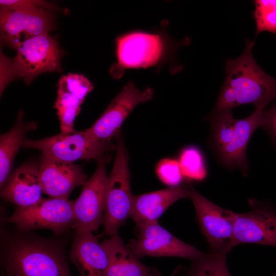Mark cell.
<instances>
[{"mask_svg":"<svg viewBox=\"0 0 276 276\" xmlns=\"http://www.w3.org/2000/svg\"><path fill=\"white\" fill-rule=\"evenodd\" d=\"M254 44L255 41L246 39L240 56L226 60L225 79L211 114L231 111L247 104L265 109L276 99V78L267 74L255 61L252 52Z\"/></svg>","mask_w":276,"mask_h":276,"instance_id":"obj_1","label":"cell"},{"mask_svg":"<svg viewBox=\"0 0 276 276\" xmlns=\"http://www.w3.org/2000/svg\"><path fill=\"white\" fill-rule=\"evenodd\" d=\"M178 47V43L162 30L125 33L116 39L117 62L111 66L110 74L119 78L127 69L159 67L174 59Z\"/></svg>","mask_w":276,"mask_h":276,"instance_id":"obj_2","label":"cell"},{"mask_svg":"<svg viewBox=\"0 0 276 276\" xmlns=\"http://www.w3.org/2000/svg\"><path fill=\"white\" fill-rule=\"evenodd\" d=\"M15 49L11 60L1 56V94L15 78H22L28 84L41 73L61 70V51L55 37L44 34L26 38Z\"/></svg>","mask_w":276,"mask_h":276,"instance_id":"obj_3","label":"cell"},{"mask_svg":"<svg viewBox=\"0 0 276 276\" xmlns=\"http://www.w3.org/2000/svg\"><path fill=\"white\" fill-rule=\"evenodd\" d=\"M116 139V154L107 177L102 224L104 233L118 235L121 225L130 217L133 195L130 189L129 155L120 131Z\"/></svg>","mask_w":276,"mask_h":276,"instance_id":"obj_4","label":"cell"},{"mask_svg":"<svg viewBox=\"0 0 276 276\" xmlns=\"http://www.w3.org/2000/svg\"><path fill=\"white\" fill-rule=\"evenodd\" d=\"M6 268L19 276H72L63 254L55 245L36 240H19L10 247Z\"/></svg>","mask_w":276,"mask_h":276,"instance_id":"obj_5","label":"cell"},{"mask_svg":"<svg viewBox=\"0 0 276 276\" xmlns=\"http://www.w3.org/2000/svg\"><path fill=\"white\" fill-rule=\"evenodd\" d=\"M22 147L38 149L46 156L68 163L78 159H97L116 149V145L111 142L95 140L85 131L61 132L38 140L26 139Z\"/></svg>","mask_w":276,"mask_h":276,"instance_id":"obj_6","label":"cell"},{"mask_svg":"<svg viewBox=\"0 0 276 276\" xmlns=\"http://www.w3.org/2000/svg\"><path fill=\"white\" fill-rule=\"evenodd\" d=\"M111 156L103 154L97 159L96 169L87 180L78 198L74 201V222L77 233H93L102 224L107 176L106 165Z\"/></svg>","mask_w":276,"mask_h":276,"instance_id":"obj_7","label":"cell"},{"mask_svg":"<svg viewBox=\"0 0 276 276\" xmlns=\"http://www.w3.org/2000/svg\"><path fill=\"white\" fill-rule=\"evenodd\" d=\"M73 208L74 201L68 198H42L31 206L17 207L5 221L22 230L45 228L59 234L72 227Z\"/></svg>","mask_w":276,"mask_h":276,"instance_id":"obj_8","label":"cell"},{"mask_svg":"<svg viewBox=\"0 0 276 276\" xmlns=\"http://www.w3.org/2000/svg\"><path fill=\"white\" fill-rule=\"evenodd\" d=\"M197 222L212 250L226 255L234 246V224L236 213L213 203L193 187L189 196Z\"/></svg>","mask_w":276,"mask_h":276,"instance_id":"obj_9","label":"cell"},{"mask_svg":"<svg viewBox=\"0 0 276 276\" xmlns=\"http://www.w3.org/2000/svg\"><path fill=\"white\" fill-rule=\"evenodd\" d=\"M153 95L150 87L140 90L133 82H127L85 132L95 140L110 142L121 131L122 125L133 109L151 100Z\"/></svg>","mask_w":276,"mask_h":276,"instance_id":"obj_10","label":"cell"},{"mask_svg":"<svg viewBox=\"0 0 276 276\" xmlns=\"http://www.w3.org/2000/svg\"><path fill=\"white\" fill-rule=\"evenodd\" d=\"M51 10L44 8H1V40L2 44L15 48L23 40L48 34L55 27Z\"/></svg>","mask_w":276,"mask_h":276,"instance_id":"obj_11","label":"cell"},{"mask_svg":"<svg viewBox=\"0 0 276 276\" xmlns=\"http://www.w3.org/2000/svg\"><path fill=\"white\" fill-rule=\"evenodd\" d=\"M138 228L140 232L137 238L127 245L138 258L145 256L173 257L193 260L204 254L177 238L158 221L148 223Z\"/></svg>","mask_w":276,"mask_h":276,"instance_id":"obj_12","label":"cell"},{"mask_svg":"<svg viewBox=\"0 0 276 276\" xmlns=\"http://www.w3.org/2000/svg\"><path fill=\"white\" fill-rule=\"evenodd\" d=\"M251 210L236 213L234 224V246L255 243L276 246V210L249 199Z\"/></svg>","mask_w":276,"mask_h":276,"instance_id":"obj_13","label":"cell"},{"mask_svg":"<svg viewBox=\"0 0 276 276\" xmlns=\"http://www.w3.org/2000/svg\"><path fill=\"white\" fill-rule=\"evenodd\" d=\"M39 178L43 193L51 198H68L76 187L87 181L82 168L73 163L54 159L41 155Z\"/></svg>","mask_w":276,"mask_h":276,"instance_id":"obj_14","label":"cell"},{"mask_svg":"<svg viewBox=\"0 0 276 276\" xmlns=\"http://www.w3.org/2000/svg\"><path fill=\"white\" fill-rule=\"evenodd\" d=\"M94 86L84 75L68 73L58 83L57 98L54 107L57 111L62 132H74V121L81 105Z\"/></svg>","mask_w":276,"mask_h":276,"instance_id":"obj_15","label":"cell"},{"mask_svg":"<svg viewBox=\"0 0 276 276\" xmlns=\"http://www.w3.org/2000/svg\"><path fill=\"white\" fill-rule=\"evenodd\" d=\"M192 187L181 184L133 195L130 217L140 228L146 224L157 221L168 208L176 201L189 197Z\"/></svg>","mask_w":276,"mask_h":276,"instance_id":"obj_16","label":"cell"},{"mask_svg":"<svg viewBox=\"0 0 276 276\" xmlns=\"http://www.w3.org/2000/svg\"><path fill=\"white\" fill-rule=\"evenodd\" d=\"M39 178V164L26 163L11 173L1 189V196L17 207L33 205L42 197Z\"/></svg>","mask_w":276,"mask_h":276,"instance_id":"obj_17","label":"cell"},{"mask_svg":"<svg viewBox=\"0 0 276 276\" xmlns=\"http://www.w3.org/2000/svg\"><path fill=\"white\" fill-rule=\"evenodd\" d=\"M70 258L81 276H106L110 264L106 249L92 233H77Z\"/></svg>","mask_w":276,"mask_h":276,"instance_id":"obj_18","label":"cell"},{"mask_svg":"<svg viewBox=\"0 0 276 276\" xmlns=\"http://www.w3.org/2000/svg\"><path fill=\"white\" fill-rule=\"evenodd\" d=\"M264 109L262 107H255L254 112L249 116L236 119L232 141L218 154L221 162L225 166L239 169L243 174H246L248 170L246 148L255 130L261 127Z\"/></svg>","mask_w":276,"mask_h":276,"instance_id":"obj_19","label":"cell"},{"mask_svg":"<svg viewBox=\"0 0 276 276\" xmlns=\"http://www.w3.org/2000/svg\"><path fill=\"white\" fill-rule=\"evenodd\" d=\"M101 243L110 259L106 276H160L157 269L142 263L118 235Z\"/></svg>","mask_w":276,"mask_h":276,"instance_id":"obj_20","label":"cell"},{"mask_svg":"<svg viewBox=\"0 0 276 276\" xmlns=\"http://www.w3.org/2000/svg\"><path fill=\"white\" fill-rule=\"evenodd\" d=\"M37 127L36 122H25L24 112L19 110L13 126L0 136V186L2 189L11 174L15 157L27 134Z\"/></svg>","mask_w":276,"mask_h":276,"instance_id":"obj_21","label":"cell"},{"mask_svg":"<svg viewBox=\"0 0 276 276\" xmlns=\"http://www.w3.org/2000/svg\"><path fill=\"white\" fill-rule=\"evenodd\" d=\"M209 119L212 126L211 145L219 154L232 141L236 119L231 111L211 114Z\"/></svg>","mask_w":276,"mask_h":276,"instance_id":"obj_22","label":"cell"},{"mask_svg":"<svg viewBox=\"0 0 276 276\" xmlns=\"http://www.w3.org/2000/svg\"><path fill=\"white\" fill-rule=\"evenodd\" d=\"M178 161L183 178L199 181L206 177L207 170L204 159L196 147L184 148L179 153Z\"/></svg>","mask_w":276,"mask_h":276,"instance_id":"obj_23","label":"cell"},{"mask_svg":"<svg viewBox=\"0 0 276 276\" xmlns=\"http://www.w3.org/2000/svg\"><path fill=\"white\" fill-rule=\"evenodd\" d=\"M187 276H231L226 263V255L204 254L193 260Z\"/></svg>","mask_w":276,"mask_h":276,"instance_id":"obj_24","label":"cell"},{"mask_svg":"<svg viewBox=\"0 0 276 276\" xmlns=\"http://www.w3.org/2000/svg\"><path fill=\"white\" fill-rule=\"evenodd\" d=\"M254 3L256 35L263 31L276 33V1L256 0Z\"/></svg>","mask_w":276,"mask_h":276,"instance_id":"obj_25","label":"cell"},{"mask_svg":"<svg viewBox=\"0 0 276 276\" xmlns=\"http://www.w3.org/2000/svg\"><path fill=\"white\" fill-rule=\"evenodd\" d=\"M155 172L161 182L169 187L181 185L183 179L178 161L174 158L162 159L156 166Z\"/></svg>","mask_w":276,"mask_h":276,"instance_id":"obj_26","label":"cell"},{"mask_svg":"<svg viewBox=\"0 0 276 276\" xmlns=\"http://www.w3.org/2000/svg\"><path fill=\"white\" fill-rule=\"evenodd\" d=\"M1 8L9 9L20 8H44L55 10L58 8L52 3L40 0H1Z\"/></svg>","mask_w":276,"mask_h":276,"instance_id":"obj_27","label":"cell"},{"mask_svg":"<svg viewBox=\"0 0 276 276\" xmlns=\"http://www.w3.org/2000/svg\"><path fill=\"white\" fill-rule=\"evenodd\" d=\"M261 127L267 132L276 147V104L263 111Z\"/></svg>","mask_w":276,"mask_h":276,"instance_id":"obj_28","label":"cell"},{"mask_svg":"<svg viewBox=\"0 0 276 276\" xmlns=\"http://www.w3.org/2000/svg\"><path fill=\"white\" fill-rule=\"evenodd\" d=\"M9 276H19V275H11V274H10Z\"/></svg>","mask_w":276,"mask_h":276,"instance_id":"obj_29","label":"cell"},{"mask_svg":"<svg viewBox=\"0 0 276 276\" xmlns=\"http://www.w3.org/2000/svg\"><path fill=\"white\" fill-rule=\"evenodd\" d=\"M274 276H276V274Z\"/></svg>","mask_w":276,"mask_h":276,"instance_id":"obj_30","label":"cell"}]
</instances>
